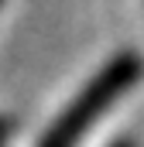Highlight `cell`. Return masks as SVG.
Returning a JSON list of instances; mask_svg holds the SVG:
<instances>
[{"label": "cell", "mask_w": 144, "mask_h": 147, "mask_svg": "<svg viewBox=\"0 0 144 147\" xmlns=\"http://www.w3.org/2000/svg\"><path fill=\"white\" fill-rule=\"evenodd\" d=\"M141 75H144V62H141L137 51H117L107 65L72 96L69 106L48 123V130L41 134L38 147H79V140L89 134V127L120 96H127L141 82Z\"/></svg>", "instance_id": "6da1fadb"}, {"label": "cell", "mask_w": 144, "mask_h": 147, "mask_svg": "<svg viewBox=\"0 0 144 147\" xmlns=\"http://www.w3.org/2000/svg\"><path fill=\"white\" fill-rule=\"evenodd\" d=\"M14 134H17V120L10 113H0V147L14 144Z\"/></svg>", "instance_id": "7a4b0ae2"}, {"label": "cell", "mask_w": 144, "mask_h": 147, "mask_svg": "<svg viewBox=\"0 0 144 147\" xmlns=\"http://www.w3.org/2000/svg\"><path fill=\"white\" fill-rule=\"evenodd\" d=\"M113 147H134V144H130V140H117Z\"/></svg>", "instance_id": "3957f363"}, {"label": "cell", "mask_w": 144, "mask_h": 147, "mask_svg": "<svg viewBox=\"0 0 144 147\" xmlns=\"http://www.w3.org/2000/svg\"><path fill=\"white\" fill-rule=\"evenodd\" d=\"M0 3H3V0H0Z\"/></svg>", "instance_id": "277c9868"}]
</instances>
